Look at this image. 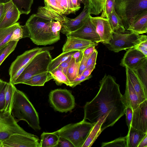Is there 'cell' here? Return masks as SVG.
I'll list each match as a JSON object with an SVG mask.
<instances>
[{
    "mask_svg": "<svg viewBox=\"0 0 147 147\" xmlns=\"http://www.w3.org/2000/svg\"><path fill=\"white\" fill-rule=\"evenodd\" d=\"M99 83L98 93L84 107L83 119L88 120L94 124L104 118V121L101 127L102 131L113 126L125 114L126 106L119 86L113 77L105 74Z\"/></svg>",
    "mask_w": 147,
    "mask_h": 147,
    "instance_id": "1",
    "label": "cell"
},
{
    "mask_svg": "<svg viewBox=\"0 0 147 147\" xmlns=\"http://www.w3.org/2000/svg\"><path fill=\"white\" fill-rule=\"evenodd\" d=\"M11 113L18 122L26 121L36 131L41 127L38 113L26 95L13 86Z\"/></svg>",
    "mask_w": 147,
    "mask_h": 147,
    "instance_id": "2",
    "label": "cell"
},
{
    "mask_svg": "<svg viewBox=\"0 0 147 147\" xmlns=\"http://www.w3.org/2000/svg\"><path fill=\"white\" fill-rule=\"evenodd\" d=\"M52 20L40 16L36 14L31 15L26 23L30 33V38L38 45H46L60 40L53 34L51 28Z\"/></svg>",
    "mask_w": 147,
    "mask_h": 147,
    "instance_id": "3",
    "label": "cell"
},
{
    "mask_svg": "<svg viewBox=\"0 0 147 147\" xmlns=\"http://www.w3.org/2000/svg\"><path fill=\"white\" fill-rule=\"evenodd\" d=\"M114 8L125 30L147 12V0H115Z\"/></svg>",
    "mask_w": 147,
    "mask_h": 147,
    "instance_id": "4",
    "label": "cell"
},
{
    "mask_svg": "<svg viewBox=\"0 0 147 147\" xmlns=\"http://www.w3.org/2000/svg\"><path fill=\"white\" fill-rule=\"evenodd\" d=\"M94 125L83 119L77 123L67 125L54 132L68 140L75 147H82Z\"/></svg>",
    "mask_w": 147,
    "mask_h": 147,
    "instance_id": "5",
    "label": "cell"
},
{
    "mask_svg": "<svg viewBox=\"0 0 147 147\" xmlns=\"http://www.w3.org/2000/svg\"><path fill=\"white\" fill-rule=\"evenodd\" d=\"M90 14L85 6L80 13L74 18H70L46 9H43L41 12V16L43 18L59 22L61 25L60 31L65 35L80 28Z\"/></svg>",
    "mask_w": 147,
    "mask_h": 147,
    "instance_id": "6",
    "label": "cell"
},
{
    "mask_svg": "<svg viewBox=\"0 0 147 147\" xmlns=\"http://www.w3.org/2000/svg\"><path fill=\"white\" fill-rule=\"evenodd\" d=\"M52 59L49 51L39 52L28 62L13 84H23L34 76L48 71L49 64Z\"/></svg>",
    "mask_w": 147,
    "mask_h": 147,
    "instance_id": "7",
    "label": "cell"
},
{
    "mask_svg": "<svg viewBox=\"0 0 147 147\" xmlns=\"http://www.w3.org/2000/svg\"><path fill=\"white\" fill-rule=\"evenodd\" d=\"M146 38V35L133 32L122 33L113 32L112 38L109 42L105 45L109 50L117 53L135 47Z\"/></svg>",
    "mask_w": 147,
    "mask_h": 147,
    "instance_id": "8",
    "label": "cell"
},
{
    "mask_svg": "<svg viewBox=\"0 0 147 147\" xmlns=\"http://www.w3.org/2000/svg\"><path fill=\"white\" fill-rule=\"evenodd\" d=\"M49 99L54 109L60 112L70 111L75 107L74 97L71 92L66 89L52 90L49 93Z\"/></svg>",
    "mask_w": 147,
    "mask_h": 147,
    "instance_id": "9",
    "label": "cell"
},
{
    "mask_svg": "<svg viewBox=\"0 0 147 147\" xmlns=\"http://www.w3.org/2000/svg\"><path fill=\"white\" fill-rule=\"evenodd\" d=\"M16 134L33 135L27 132L22 128L11 113L4 111H0V141Z\"/></svg>",
    "mask_w": 147,
    "mask_h": 147,
    "instance_id": "10",
    "label": "cell"
},
{
    "mask_svg": "<svg viewBox=\"0 0 147 147\" xmlns=\"http://www.w3.org/2000/svg\"><path fill=\"white\" fill-rule=\"evenodd\" d=\"M40 147L39 140L36 136L16 134L0 141V147Z\"/></svg>",
    "mask_w": 147,
    "mask_h": 147,
    "instance_id": "11",
    "label": "cell"
},
{
    "mask_svg": "<svg viewBox=\"0 0 147 147\" xmlns=\"http://www.w3.org/2000/svg\"><path fill=\"white\" fill-rule=\"evenodd\" d=\"M90 14L86 19L82 26L77 30L66 36L74 37L90 41L94 43L100 42L99 36L95 28L91 22Z\"/></svg>",
    "mask_w": 147,
    "mask_h": 147,
    "instance_id": "12",
    "label": "cell"
},
{
    "mask_svg": "<svg viewBox=\"0 0 147 147\" xmlns=\"http://www.w3.org/2000/svg\"><path fill=\"white\" fill-rule=\"evenodd\" d=\"M91 21L94 26L100 39V42L107 44L112 38L113 31L109 19L101 16H90Z\"/></svg>",
    "mask_w": 147,
    "mask_h": 147,
    "instance_id": "13",
    "label": "cell"
},
{
    "mask_svg": "<svg viewBox=\"0 0 147 147\" xmlns=\"http://www.w3.org/2000/svg\"><path fill=\"white\" fill-rule=\"evenodd\" d=\"M147 99L141 102L133 110L131 127L147 133Z\"/></svg>",
    "mask_w": 147,
    "mask_h": 147,
    "instance_id": "14",
    "label": "cell"
},
{
    "mask_svg": "<svg viewBox=\"0 0 147 147\" xmlns=\"http://www.w3.org/2000/svg\"><path fill=\"white\" fill-rule=\"evenodd\" d=\"M44 47L34 48L25 51L18 56L12 62L9 69V74L11 79L17 71L26 65L30 60L39 52L45 51Z\"/></svg>",
    "mask_w": 147,
    "mask_h": 147,
    "instance_id": "15",
    "label": "cell"
},
{
    "mask_svg": "<svg viewBox=\"0 0 147 147\" xmlns=\"http://www.w3.org/2000/svg\"><path fill=\"white\" fill-rule=\"evenodd\" d=\"M147 57L135 48H129L122 59L120 65L134 69L142 63Z\"/></svg>",
    "mask_w": 147,
    "mask_h": 147,
    "instance_id": "16",
    "label": "cell"
},
{
    "mask_svg": "<svg viewBox=\"0 0 147 147\" xmlns=\"http://www.w3.org/2000/svg\"><path fill=\"white\" fill-rule=\"evenodd\" d=\"M4 4L5 11L0 20V29L11 26L16 23L21 14L11 1Z\"/></svg>",
    "mask_w": 147,
    "mask_h": 147,
    "instance_id": "17",
    "label": "cell"
},
{
    "mask_svg": "<svg viewBox=\"0 0 147 147\" xmlns=\"http://www.w3.org/2000/svg\"><path fill=\"white\" fill-rule=\"evenodd\" d=\"M98 43L77 37L67 36L66 42L62 49L63 52L68 51H83L88 47L97 45Z\"/></svg>",
    "mask_w": 147,
    "mask_h": 147,
    "instance_id": "18",
    "label": "cell"
},
{
    "mask_svg": "<svg viewBox=\"0 0 147 147\" xmlns=\"http://www.w3.org/2000/svg\"><path fill=\"white\" fill-rule=\"evenodd\" d=\"M125 67L126 75L128 77L141 103L147 99V94L145 92L144 86L135 71L128 67Z\"/></svg>",
    "mask_w": 147,
    "mask_h": 147,
    "instance_id": "19",
    "label": "cell"
},
{
    "mask_svg": "<svg viewBox=\"0 0 147 147\" xmlns=\"http://www.w3.org/2000/svg\"><path fill=\"white\" fill-rule=\"evenodd\" d=\"M44 8L64 15L72 13L67 0H44Z\"/></svg>",
    "mask_w": 147,
    "mask_h": 147,
    "instance_id": "20",
    "label": "cell"
},
{
    "mask_svg": "<svg viewBox=\"0 0 147 147\" xmlns=\"http://www.w3.org/2000/svg\"><path fill=\"white\" fill-rule=\"evenodd\" d=\"M123 96L126 106L130 107L133 110L136 109L140 103L136 93L127 75L125 91Z\"/></svg>",
    "mask_w": 147,
    "mask_h": 147,
    "instance_id": "21",
    "label": "cell"
},
{
    "mask_svg": "<svg viewBox=\"0 0 147 147\" xmlns=\"http://www.w3.org/2000/svg\"><path fill=\"white\" fill-rule=\"evenodd\" d=\"M147 134L131 127L126 136L127 147H137L140 141Z\"/></svg>",
    "mask_w": 147,
    "mask_h": 147,
    "instance_id": "22",
    "label": "cell"
},
{
    "mask_svg": "<svg viewBox=\"0 0 147 147\" xmlns=\"http://www.w3.org/2000/svg\"><path fill=\"white\" fill-rule=\"evenodd\" d=\"M104 121V118H102L94 124L93 127L82 147H90L92 145L102 132L101 127Z\"/></svg>",
    "mask_w": 147,
    "mask_h": 147,
    "instance_id": "23",
    "label": "cell"
},
{
    "mask_svg": "<svg viewBox=\"0 0 147 147\" xmlns=\"http://www.w3.org/2000/svg\"><path fill=\"white\" fill-rule=\"evenodd\" d=\"M52 79L53 78L52 74L48 71L33 76L23 84L31 86H42Z\"/></svg>",
    "mask_w": 147,
    "mask_h": 147,
    "instance_id": "24",
    "label": "cell"
},
{
    "mask_svg": "<svg viewBox=\"0 0 147 147\" xmlns=\"http://www.w3.org/2000/svg\"><path fill=\"white\" fill-rule=\"evenodd\" d=\"M127 30L130 32L139 34L146 33L147 32V12L140 17Z\"/></svg>",
    "mask_w": 147,
    "mask_h": 147,
    "instance_id": "25",
    "label": "cell"
},
{
    "mask_svg": "<svg viewBox=\"0 0 147 147\" xmlns=\"http://www.w3.org/2000/svg\"><path fill=\"white\" fill-rule=\"evenodd\" d=\"M107 0H85V6L89 13L98 15L104 11Z\"/></svg>",
    "mask_w": 147,
    "mask_h": 147,
    "instance_id": "26",
    "label": "cell"
},
{
    "mask_svg": "<svg viewBox=\"0 0 147 147\" xmlns=\"http://www.w3.org/2000/svg\"><path fill=\"white\" fill-rule=\"evenodd\" d=\"M59 136L54 132H43L41 135L40 147H56Z\"/></svg>",
    "mask_w": 147,
    "mask_h": 147,
    "instance_id": "27",
    "label": "cell"
},
{
    "mask_svg": "<svg viewBox=\"0 0 147 147\" xmlns=\"http://www.w3.org/2000/svg\"><path fill=\"white\" fill-rule=\"evenodd\" d=\"M108 19L113 32L124 33L125 29L121 18L114 8Z\"/></svg>",
    "mask_w": 147,
    "mask_h": 147,
    "instance_id": "28",
    "label": "cell"
},
{
    "mask_svg": "<svg viewBox=\"0 0 147 147\" xmlns=\"http://www.w3.org/2000/svg\"><path fill=\"white\" fill-rule=\"evenodd\" d=\"M19 24V22H17L11 26L0 29V49L7 45L13 31Z\"/></svg>",
    "mask_w": 147,
    "mask_h": 147,
    "instance_id": "29",
    "label": "cell"
},
{
    "mask_svg": "<svg viewBox=\"0 0 147 147\" xmlns=\"http://www.w3.org/2000/svg\"><path fill=\"white\" fill-rule=\"evenodd\" d=\"M76 51H68L63 52L59 56L52 59L50 63L48 71L51 72L58 67L63 62L71 57L72 55Z\"/></svg>",
    "mask_w": 147,
    "mask_h": 147,
    "instance_id": "30",
    "label": "cell"
},
{
    "mask_svg": "<svg viewBox=\"0 0 147 147\" xmlns=\"http://www.w3.org/2000/svg\"><path fill=\"white\" fill-rule=\"evenodd\" d=\"M133 70L141 80L147 94V59Z\"/></svg>",
    "mask_w": 147,
    "mask_h": 147,
    "instance_id": "31",
    "label": "cell"
},
{
    "mask_svg": "<svg viewBox=\"0 0 147 147\" xmlns=\"http://www.w3.org/2000/svg\"><path fill=\"white\" fill-rule=\"evenodd\" d=\"M50 72L57 85H61L63 84H64L67 86H70V81L61 68L58 67Z\"/></svg>",
    "mask_w": 147,
    "mask_h": 147,
    "instance_id": "32",
    "label": "cell"
},
{
    "mask_svg": "<svg viewBox=\"0 0 147 147\" xmlns=\"http://www.w3.org/2000/svg\"><path fill=\"white\" fill-rule=\"evenodd\" d=\"M30 37L29 32L26 26L18 25L13 31L9 40L11 41H18L21 39Z\"/></svg>",
    "mask_w": 147,
    "mask_h": 147,
    "instance_id": "33",
    "label": "cell"
},
{
    "mask_svg": "<svg viewBox=\"0 0 147 147\" xmlns=\"http://www.w3.org/2000/svg\"><path fill=\"white\" fill-rule=\"evenodd\" d=\"M34 0H11L21 14H28L31 10Z\"/></svg>",
    "mask_w": 147,
    "mask_h": 147,
    "instance_id": "34",
    "label": "cell"
},
{
    "mask_svg": "<svg viewBox=\"0 0 147 147\" xmlns=\"http://www.w3.org/2000/svg\"><path fill=\"white\" fill-rule=\"evenodd\" d=\"M80 62H76L71 57L66 73V76L70 82L78 76Z\"/></svg>",
    "mask_w": 147,
    "mask_h": 147,
    "instance_id": "35",
    "label": "cell"
},
{
    "mask_svg": "<svg viewBox=\"0 0 147 147\" xmlns=\"http://www.w3.org/2000/svg\"><path fill=\"white\" fill-rule=\"evenodd\" d=\"M13 85L9 82L6 87L5 95V107L4 110L5 112L11 113Z\"/></svg>",
    "mask_w": 147,
    "mask_h": 147,
    "instance_id": "36",
    "label": "cell"
},
{
    "mask_svg": "<svg viewBox=\"0 0 147 147\" xmlns=\"http://www.w3.org/2000/svg\"><path fill=\"white\" fill-rule=\"evenodd\" d=\"M18 41L9 42L0 55V66L6 58L15 50Z\"/></svg>",
    "mask_w": 147,
    "mask_h": 147,
    "instance_id": "37",
    "label": "cell"
},
{
    "mask_svg": "<svg viewBox=\"0 0 147 147\" xmlns=\"http://www.w3.org/2000/svg\"><path fill=\"white\" fill-rule=\"evenodd\" d=\"M101 147H127L126 136L117 138L113 140L101 144Z\"/></svg>",
    "mask_w": 147,
    "mask_h": 147,
    "instance_id": "38",
    "label": "cell"
},
{
    "mask_svg": "<svg viewBox=\"0 0 147 147\" xmlns=\"http://www.w3.org/2000/svg\"><path fill=\"white\" fill-rule=\"evenodd\" d=\"M7 83L0 79V111L5 109V91Z\"/></svg>",
    "mask_w": 147,
    "mask_h": 147,
    "instance_id": "39",
    "label": "cell"
},
{
    "mask_svg": "<svg viewBox=\"0 0 147 147\" xmlns=\"http://www.w3.org/2000/svg\"><path fill=\"white\" fill-rule=\"evenodd\" d=\"M115 0H107L105 9L102 12L101 17L108 18L114 8Z\"/></svg>",
    "mask_w": 147,
    "mask_h": 147,
    "instance_id": "40",
    "label": "cell"
},
{
    "mask_svg": "<svg viewBox=\"0 0 147 147\" xmlns=\"http://www.w3.org/2000/svg\"><path fill=\"white\" fill-rule=\"evenodd\" d=\"M61 28V25L59 22L52 20L51 24L52 32L55 36L60 39V32Z\"/></svg>",
    "mask_w": 147,
    "mask_h": 147,
    "instance_id": "41",
    "label": "cell"
},
{
    "mask_svg": "<svg viewBox=\"0 0 147 147\" xmlns=\"http://www.w3.org/2000/svg\"><path fill=\"white\" fill-rule=\"evenodd\" d=\"M98 52L96 50L88 58L86 68L91 67L95 69Z\"/></svg>",
    "mask_w": 147,
    "mask_h": 147,
    "instance_id": "42",
    "label": "cell"
},
{
    "mask_svg": "<svg viewBox=\"0 0 147 147\" xmlns=\"http://www.w3.org/2000/svg\"><path fill=\"white\" fill-rule=\"evenodd\" d=\"M92 76L90 75L88 77H86L84 75L81 74L78 76L76 78L70 82V87L74 88L76 86L80 84L82 82L88 80L91 78Z\"/></svg>",
    "mask_w": 147,
    "mask_h": 147,
    "instance_id": "43",
    "label": "cell"
},
{
    "mask_svg": "<svg viewBox=\"0 0 147 147\" xmlns=\"http://www.w3.org/2000/svg\"><path fill=\"white\" fill-rule=\"evenodd\" d=\"M133 110L130 107L126 106L125 114L126 115V121L127 125L128 127V130L131 127V123L132 120Z\"/></svg>",
    "mask_w": 147,
    "mask_h": 147,
    "instance_id": "44",
    "label": "cell"
},
{
    "mask_svg": "<svg viewBox=\"0 0 147 147\" xmlns=\"http://www.w3.org/2000/svg\"><path fill=\"white\" fill-rule=\"evenodd\" d=\"M56 147H75V146L69 140L66 138L59 136L58 143Z\"/></svg>",
    "mask_w": 147,
    "mask_h": 147,
    "instance_id": "45",
    "label": "cell"
},
{
    "mask_svg": "<svg viewBox=\"0 0 147 147\" xmlns=\"http://www.w3.org/2000/svg\"><path fill=\"white\" fill-rule=\"evenodd\" d=\"M135 48L147 57V38L142 41Z\"/></svg>",
    "mask_w": 147,
    "mask_h": 147,
    "instance_id": "46",
    "label": "cell"
},
{
    "mask_svg": "<svg viewBox=\"0 0 147 147\" xmlns=\"http://www.w3.org/2000/svg\"><path fill=\"white\" fill-rule=\"evenodd\" d=\"M96 45H93L90 46L83 51V56L88 58L96 49L95 47Z\"/></svg>",
    "mask_w": 147,
    "mask_h": 147,
    "instance_id": "47",
    "label": "cell"
},
{
    "mask_svg": "<svg viewBox=\"0 0 147 147\" xmlns=\"http://www.w3.org/2000/svg\"><path fill=\"white\" fill-rule=\"evenodd\" d=\"M88 58L83 56L82 59L80 62L78 76L81 75L84 71L86 69Z\"/></svg>",
    "mask_w": 147,
    "mask_h": 147,
    "instance_id": "48",
    "label": "cell"
},
{
    "mask_svg": "<svg viewBox=\"0 0 147 147\" xmlns=\"http://www.w3.org/2000/svg\"><path fill=\"white\" fill-rule=\"evenodd\" d=\"M71 58V57H69L67 59L62 63L58 67L62 69L63 72L66 75L67 70L70 64Z\"/></svg>",
    "mask_w": 147,
    "mask_h": 147,
    "instance_id": "49",
    "label": "cell"
},
{
    "mask_svg": "<svg viewBox=\"0 0 147 147\" xmlns=\"http://www.w3.org/2000/svg\"><path fill=\"white\" fill-rule=\"evenodd\" d=\"M83 56V51H76L73 54L71 57L75 60L76 62H80Z\"/></svg>",
    "mask_w": 147,
    "mask_h": 147,
    "instance_id": "50",
    "label": "cell"
},
{
    "mask_svg": "<svg viewBox=\"0 0 147 147\" xmlns=\"http://www.w3.org/2000/svg\"><path fill=\"white\" fill-rule=\"evenodd\" d=\"M73 6L77 11L80 9V3H82L84 5L85 0H71Z\"/></svg>",
    "mask_w": 147,
    "mask_h": 147,
    "instance_id": "51",
    "label": "cell"
},
{
    "mask_svg": "<svg viewBox=\"0 0 147 147\" xmlns=\"http://www.w3.org/2000/svg\"><path fill=\"white\" fill-rule=\"evenodd\" d=\"M137 147H147V134L140 141Z\"/></svg>",
    "mask_w": 147,
    "mask_h": 147,
    "instance_id": "52",
    "label": "cell"
},
{
    "mask_svg": "<svg viewBox=\"0 0 147 147\" xmlns=\"http://www.w3.org/2000/svg\"><path fill=\"white\" fill-rule=\"evenodd\" d=\"M94 69L91 67L86 68L82 73V74L86 77L89 76Z\"/></svg>",
    "mask_w": 147,
    "mask_h": 147,
    "instance_id": "53",
    "label": "cell"
},
{
    "mask_svg": "<svg viewBox=\"0 0 147 147\" xmlns=\"http://www.w3.org/2000/svg\"><path fill=\"white\" fill-rule=\"evenodd\" d=\"M5 11L4 4H0V20L3 16Z\"/></svg>",
    "mask_w": 147,
    "mask_h": 147,
    "instance_id": "54",
    "label": "cell"
},
{
    "mask_svg": "<svg viewBox=\"0 0 147 147\" xmlns=\"http://www.w3.org/2000/svg\"><path fill=\"white\" fill-rule=\"evenodd\" d=\"M69 4L70 8L72 12V13H75L77 11L74 8L72 3L71 0H67Z\"/></svg>",
    "mask_w": 147,
    "mask_h": 147,
    "instance_id": "55",
    "label": "cell"
},
{
    "mask_svg": "<svg viewBox=\"0 0 147 147\" xmlns=\"http://www.w3.org/2000/svg\"><path fill=\"white\" fill-rule=\"evenodd\" d=\"M11 1V0H0V4H4Z\"/></svg>",
    "mask_w": 147,
    "mask_h": 147,
    "instance_id": "56",
    "label": "cell"
},
{
    "mask_svg": "<svg viewBox=\"0 0 147 147\" xmlns=\"http://www.w3.org/2000/svg\"><path fill=\"white\" fill-rule=\"evenodd\" d=\"M6 46H5V47H4L3 48H2L0 49V55L1 54V53L3 52V51L4 49H5V48L6 47Z\"/></svg>",
    "mask_w": 147,
    "mask_h": 147,
    "instance_id": "57",
    "label": "cell"
}]
</instances>
